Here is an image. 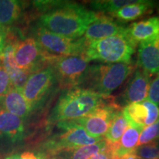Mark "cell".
Segmentation results:
<instances>
[{
	"mask_svg": "<svg viewBox=\"0 0 159 159\" xmlns=\"http://www.w3.org/2000/svg\"><path fill=\"white\" fill-rule=\"evenodd\" d=\"M138 65L149 75L159 73V37L139 43Z\"/></svg>",
	"mask_w": 159,
	"mask_h": 159,
	"instance_id": "14",
	"label": "cell"
},
{
	"mask_svg": "<svg viewBox=\"0 0 159 159\" xmlns=\"http://www.w3.org/2000/svg\"><path fill=\"white\" fill-rule=\"evenodd\" d=\"M144 128L129 123L128 128L118 143L111 144L112 158H119L125 155L134 152L137 148L141 133Z\"/></svg>",
	"mask_w": 159,
	"mask_h": 159,
	"instance_id": "18",
	"label": "cell"
},
{
	"mask_svg": "<svg viewBox=\"0 0 159 159\" xmlns=\"http://www.w3.org/2000/svg\"><path fill=\"white\" fill-rule=\"evenodd\" d=\"M122 111L120 106L114 101L100 107L88 116L74 121L80 125L89 136L95 139H100L105 136L115 116Z\"/></svg>",
	"mask_w": 159,
	"mask_h": 159,
	"instance_id": "10",
	"label": "cell"
},
{
	"mask_svg": "<svg viewBox=\"0 0 159 159\" xmlns=\"http://www.w3.org/2000/svg\"><path fill=\"white\" fill-rule=\"evenodd\" d=\"M108 146V142L102 139L99 142L94 144L86 145L72 150V153L69 159H90L94 155L105 150Z\"/></svg>",
	"mask_w": 159,
	"mask_h": 159,
	"instance_id": "23",
	"label": "cell"
},
{
	"mask_svg": "<svg viewBox=\"0 0 159 159\" xmlns=\"http://www.w3.org/2000/svg\"><path fill=\"white\" fill-rule=\"evenodd\" d=\"M0 108L23 119L27 118L33 111L21 89L13 87L0 99Z\"/></svg>",
	"mask_w": 159,
	"mask_h": 159,
	"instance_id": "17",
	"label": "cell"
},
{
	"mask_svg": "<svg viewBox=\"0 0 159 159\" xmlns=\"http://www.w3.org/2000/svg\"><path fill=\"white\" fill-rule=\"evenodd\" d=\"M148 98V100L159 107V73L150 82Z\"/></svg>",
	"mask_w": 159,
	"mask_h": 159,
	"instance_id": "27",
	"label": "cell"
},
{
	"mask_svg": "<svg viewBox=\"0 0 159 159\" xmlns=\"http://www.w3.org/2000/svg\"><path fill=\"white\" fill-rule=\"evenodd\" d=\"M128 36L137 45L159 37V16L136 21L126 27Z\"/></svg>",
	"mask_w": 159,
	"mask_h": 159,
	"instance_id": "15",
	"label": "cell"
},
{
	"mask_svg": "<svg viewBox=\"0 0 159 159\" xmlns=\"http://www.w3.org/2000/svg\"><path fill=\"white\" fill-rule=\"evenodd\" d=\"M125 29L112 17L99 13L97 19L89 26L83 38L89 43L116 35Z\"/></svg>",
	"mask_w": 159,
	"mask_h": 159,
	"instance_id": "13",
	"label": "cell"
},
{
	"mask_svg": "<svg viewBox=\"0 0 159 159\" xmlns=\"http://www.w3.org/2000/svg\"><path fill=\"white\" fill-rule=\"evenodd\" d=\"M111 97L81 87L67 89L57 100L49 121L57 124L83 118L114 101Z\"/></svg>",
	"mask_w": 159,
	"mask_h": 159,
	"instance_id": "2",
	"label": "cell"
},
{
	"mask_svg": "<svg viewBox=\"0 0 159 159\" xmlns=\"http://www.w3.org/2000/svg\"><path fill=\"white\" fill-rule=\"evenodd\" d=\"M136 1L131 0H105V1H93L91 2V7L94 11L100 13L112 14L118 10L125 6L134 3Z\"/></svg>",
	"mask_w": 159,
	"mask_h": 159,
	"instance_id": "22",
	"label": "cell"
},
{
	"mask_svg": "<svg viewBox=\"0 0 159 159\" xmlns=\"http://www.w3.org/2000/svg\"><path fill=\"white\" fill-rule=\"evenodd\" d=\"M54 57L42 50L34 38H27L18 41L15 47L14 60L21 70L33 74L43 69L45 63L49 66Z\"/></svg>",
	"mask_w": 159,
	"mask_h": 159,
	"instance_id": "8",
	"label": "cell"
},
{
	"mask_svg": "<svg viewBox=\"0 0 159 159\" xmlns=\"http://www.w3.org/2000/svg\"><path fill=\"white\" fill-rule=\"evenodd\" d=\"M57 125L58 128L64 130V132L49 140L44 145L47 152L52 155L94 144L102 139L90 136L82 126L77 125L74 121L60 122Z\"/></svg>",
	"mask_w": 159,
	"mask_h": 159,
	"instance_id": "6",
	"label": "cell"
},
{
	"mask_svg": "<svg viewBox=\"0 0 159 159\" xmlns=\"http://www.w3.org/2000/svg\"><path fill=\"white\" fill-rule=\"evenodd\" d=\"M119 159H139V156L135 154L134 152H131V153L125 155V156L121 157V158H119Z\"/></svg>",
	"mask_w": 159,
	"mask_h": 159,
	"instance_id": "31",
	"label": "cell"
},
{
	"mask_svg": "<svg viewBox=\"0 0 159 159\" xmlns=\"http://www.w3.org/2000/svg\"><path fill=\"white\" fill-rule=\"evenodd\" d=\"M55 81L56 77L51 66H47L30 75L21 89V92L32 111L41 105Z\"/></svg>",
	"mask_w": 159,
	"mask_h": 159,
	"instance_id": "9",
	"label": "cell"
},
{
	"mask_svg": "<svg viewBox=\"0 0 159 159\" xmlns=\"http://www.w3.org/2000/svg\"><path fill=\"white\" fill-rule=\"evenodd\" d=\"M135 70L136 66L132 62L89 66L84 80L79 87L109 96Z\"/></svg>",
	"mask_w": 159,
	"mask_h": 159,
	"instance_id": "3",
	"label": "cell"
},
{
	"mask_svg": "<svg viewBox=\"0 0 159 159\" xmlns=\"http://www.w3.org/2000/svg\"><path fill=\"white\" fill-rule=\"evenodd\" d=\"M89 62L85 55H71L57 57L50 66L61 87L70 89L82 84L89 68Z\"/></svg>",
	"mask_w": 159,
	"mask_h": 159,
	"instance_id": "7",
	"label": "cell"
},
{
	"mask_svg": "<svg viewBox=\"0 0 159 159\" xmlns=\"http://www.w3.org/2000/svg\"><path fill=\"white\" fill-rule=\"evenodd\" d=\"M155 141H159V120L150 126L144 128L139 136L138 147Z\"/></svg>",
	"mask_w": 159,
	"mask_h": 159,
	"instance_id": "25",
	"label": "cell"
},
{
	"mask_svg": "<svg viewBox=\"0 0 159 159\" xmlns=\"http://www.w3.org/2000/svg\"><path fill=\"white\" fill-rule=\"evenodd\" d=\"M129 122L125 116L123 111L119 112L113 119L105 136V140L109 144H114L119 142L122 135L127 130Z\"/></svg>",
	"mask_w": 159,
	"mask_h": 159,
	"instance_id": "21",
	"label": "cell"
},
{
	"mask_svg": "<svg viewBox=\"0 0 159 159\" xmlns=\"http://www.w3.org/2000/svg\"><path fill=\"white\" fill-rule=\"evenodd\" d=\"M50 159H59V158H50Z\"/></svg>",
	"mask_w": 159,
	"mask_h": 159,
	"instance_id": "34",
	"label": "cell"
},
{
	"mask_svg": "<svg viewBox=\"0 0 159 159\" xmlns=\"http://www.w3.org/2000/svg\"><path fill=\"white\" fill-rule=\"evenodd\" d=\"M11 78L4 66L0 63V99H2L12 88Z\"/></svg>",
	"mask_w": 159,
	"mask_h": 159,
	"instance_id": "26",
	"label": "cell"
},
{
	"mask_svg": "<svg viewBox=\"0 0 159 159\" xmlns=\"http://www.w3.org/2000/svg\"><path fill=\"white\" fill-rule=\"evenodd\" d=\"M112 159H119V158H112Z\"/></svg>",
	"mask_w": 159,
	"mask_h": 159,
	"instance_id": "32",
	"label": "cell"
},
{
	"mask_svg": "<svg viewBox=\"0 0 159 159\" xmlns=\"http://www.w3.org/2000/svg\"><path fill=\"white\" fill-rule=\"evenodd\" d=\"M123 113L129 123L142 126H150L159 120V108L148 99L141 102L126 105Z\"/></svg>",
	"mask_w": 159,
	"mask_h": 159,
	"instance_id": "11",
	"label": "cell"
},
{
	"mask_svg": "<svg viewBox=\"0 0 159 159\" xmlns=\"http://www.w3.org/2000/svg\"><path fill=\"white\" fill-rule=\"evenodd\" d=\"M6 39H7V33L5 27L0 26V55H2V52L5 47Z\"/></svg>",
	"mask_w": 159,
	"mask_h": 159,
	"instance_id": "30",
	"label": "cell"
},
{
	"mask_svg": "<svg viewBox=\"0 0 159 159\" xmlns=\"http://www.w3.org/2000/svg\"><path fill=\"white\" fill-rule=\"evenodd\" d=\"M34 34L35 39L42 50L52 57L85 54L87 42L83 37L77 39L63 37L47 30L41 25L35 28Z\"/></svg>",
	"mask_w": 159,
	"mask_h": 159,
	"instance_id": "5",
	"label": "cell"
},
{
	"mask_svg": "<svg viewBox=\"0 0 159 159\" xmlns=\"http://www.w3.org/2000/svg\"><path fill=\"white\" fill-rule=\"evenodd\" d=\"M24 120L0 108V136H5L12 142L21 141L25 133Z\"/></svg>",
	"mask_w": 159,
	"mask_h": 159,
	"instance_id": "16",
	"label": "cell"
},
{
	"mask_svg": "<svg viewBox=\"0 0 159 159\" xmlns=\"http://www.w3.org/2000/svg\"><path fill=\"white\" fill-rule=\"evenodd\" d=\"M5 159H43L40 155L35 154L31 151H26L20 154H13L6 157Z\"/></svg>",
	"mask_w": 159,
	"mask_h": 159,
	"instance_id": "28",
	"label": "cell"
},
{
	"mask_svg": "<svg viewBox=\"0 0 159 159\" xmlns=\"http://www.w3.org/2000/svg\"><path fill=\"white\" fill-rule=\"evenodd\" d=\"M139 159H144V158H140V157H139Z\"/></svg>",
	"mask_w": 159,
	"mask_h": 159,
	"instance_id": "33",
	"label": "cell"
},
{
	"mask_svg": "<svg viewBox=\"0 0 159 159\" xmlns=\"http://www.w3.org/2000/svg\"><path fill=\"white\" fill-rule=\"evenodd\" d=\"M134 153L144 159H159V141L137 147Z\"/></svg>",
	"mask_w": 159,
	"mask_h": 159,
	"instance_id": "24",
	"label": "cell"
},
{
	"mask_svg": "<svg viewBox=\"0 0 159 159\" xmlns=\"http://www.w3.org/2000/svg\"><path fill=\"white\" fill-rule=\"evenodd\" d=\"M44 9L40 25L55 34L69 39H80L99 13L80 4L70 2H37Z\"/></svg>",
	"mask_w": 159,
	"mask_h": 159,
	"instance_id": "1",
	"label": "cell"
},
{
	"mask_svg": "<svg viewBox=\"0 0 159 159\" xmlns=\"http://www.w3.org/2000/svg\"><path fill=\"white\" fill-rule=\"evenodd\" d=\"M150 77V75L142 69L138 68L135 70L134 75L122 92L123 104L128 105L131 103L141 102L146 100L151 82Z\"/></svg>",
	"mask_w": 159,
	"mask_h": 159,
	"instance_id": "12",
	"label": "cell"
},
{
	"mask_svg": "<svg viewBox=\"0 0 159 159\" xmlns=\"http://www.w3.org/2000/svg\"><path fill=\"white\" fill-rule=\"evenodd\" d=\"M155 2L146 0H137L134 3L125 6L111 14V17L115 18L119 22H128L135 21L139 18L152 12Z\"/></svg>",
	"mask_w": 159,
	"mask_h": 159,
	"instance_id": "19",
	"label": "cell"
},
{
	"mask_svg": "<svg viewBox=\"0 0 159 159\" xmlns=\"http://www.w3.org/2000/svg\"><path fill=\"white\" fill-rule=\"evenodd\" d=\"M136 44L125 30L118 34L87 43L85 56L89 61L105 63H129L136 51Z\"/></svg>",
	"mask_w": 159,
	"mask_h": 159,
	"instance_id": "4",
	"label": "cell"
},
{
	"mask_svg": "<svg viewBox=\"0 0 159 159\" xmlns=\"http://www.w3.org/2000/svg\"><path fill=\"white\" fill-rule=\"evenodd\" d=\"M90 159H112V155H111V144L108 142V146H107L105 150L94 155Z\"/></svg>",
	"mask_w": 159,
	"mask_h": 159,
	"instance_id": "29",
	"label": "cell"
},
{
	"mask_svg": "<svg viewBox=\"0 0 159 159\" xmlns=\"http://www.w3.org/2000/svg\"><path fill=\"white\" fill-rule=\"evenodd\" d=\"M23 11V3L16 0H0V26L10 27L16 22Z\"/></svg>",
	"mask_w": 159,
	"mask_h": 159,
	"instance_id": "20",
	"label": "cell"
}]
</instances>
